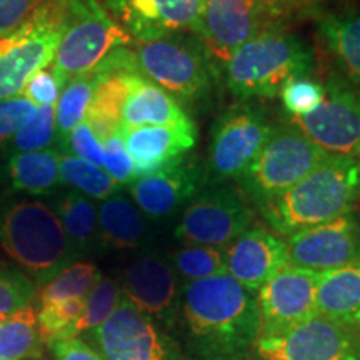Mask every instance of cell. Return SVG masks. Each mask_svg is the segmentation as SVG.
<instances>
[{"label":"cell","instance_id":"obj_1","mask_svg":"<svg viewBox=\"0 0 360 360\" xmlns=\"http://www.w3.org/2000/svg\"><path fill=\"white\" fill-rule=\"evenodd\" d=\"M179 312L193 360H244L260 337L257 295L229 274L184 283Z\"/></svg>","mask_w":360,"mask_h":360},{"label":"cell","instance_id":"obj_2","mask_svg":"<svg viewBox=\"0 0 360 360\" xmlns=\"http://www.w3.org/2000/svg\"><path fill=\"white\" fill-rule=\"evenodd\" d=\"M359 199L360 157L328 154L307 177L257 209L277 236L290 237L354 212Z\"/></svg>","mask_w":360,"mask_h":360},{"label":"cell","instance_id":"obj_3","mask_svg":"<svg viewBox=\"0 0 360 360\" xmlns=\"http://www.w3.org/2000/svg\"><path fill=\"white\" fill-rule=\"evenodd\" d=\"M0 247L34 283L44 285L77 259L56 210L37 199H0Z\"/></svg>","mask_w":360,"mask_h":360},{"label":"cell","instance_id":"obj_4","mask_svg":"<svg viewBox=\"0 0 360 360\" xmlns=\"http://www.w3.org/2000/svg\"><path fill=\"white\" fill-rule=\"evenodd\" d=\"M314 53L302 39L283 29H270L238 47L225 62V84L232 96L270 98L290 80L307 77Z\"/></svg>","mask_w":360,"mask_h":360},{"label":"cell","instance_id":"obj_5","mask_svg":"<svg viewBox=\"0 0 360 360\" xmlns=\"http://www.w3.org/2000/svg\"><path fill=\"white\" fill-rule=\"evenodd\" d=\"M327 155L290 120L276 124L267 142L237 179L238 186L259 207L307 177Z\"/></svg>","mask_w":360,"mask_h":360},{"label":"cell","instance_id":"obj_6","mask_svg":"<svg viewBox=\"0 0 360 360\" xmlns=\"http://www.w3.org/2000/svg\"><path fill=\"white\" fill-rule=\"evenodd\" d=\"M134 57L139 74L164 89L175 101L193 102L214 85V58L193 34L137 44Z\"/></svg>","mask_w":360,"mask_h":360},{"label":"cell","instance_id":"obj_7","mask_svg":"<svg viewBox=\"0 0 360 360\" xmlns=\"http://www.w3.org/2000/svg\"><path fill=\"white\" fill-rule=\"evenodd\" d=\"M67 0L44 4L20 27L0 37V101L19 97L25 84L53 62Z\"/></svg>","mask_w":360,"mask_h":360},{"label":"cell","instance_id":"obj_8","mask_svg":"<svg viewBox=\"0 0 360 360\" xmlns=\"http://www.w3.org/2000/svg\"><path fill=\"white\" fill-rule=\"evenodd\" d=\"M130 40L101 0H67L52 65L69 82L96 69L115 49L127 47Z\"/></svg>","mask_w":360,"mask_h":360},{"label":"cell","instance_id":"obj_9","mask_svg":"<svg viewBox=\"0 0 360 360\" xmlns=\"http://www.w3.org/2000/svg\"><path fill=\"white\" fill-rule=\"evenodd\" d=\"M254 214L242 193L232 187L204 188L184 207L174 237L184 245L224 250L252 227Z\"/></svg>","mask_w":360,"mask_h":360},{"label":"cell","instance_id":"obj_10","mask_svg":"<svg viewBox=\"0 0 360 360\" xmlns=\"http://www.w3.org/2000/svg\"><path fill=\"white\" fill-rule=\"evenodd\" d=\"M282 24L270 0H204L195 37L225 65L238 47Z\"/></svg>","mask_w":360,"mask_h":360},{"label":"cell","instance_id":"obj_11","mask_svg":"<svg viewBox=\"0 0 360 360\" xmlns=\"http://www.w3.org/2000/svg\"><path fill=\"white\" fill-rule=\"evenodd\" d=\"M274 125L252 103H236L219 117L212 129L205 175L214 182L238 179L267 142Z\"/></svg>","mask_w":360,"mask_h":360},{"label":"cell","instance_id":"obj_12","mask_svg":"<svg viewBox=\"0 0 360 360\" xmlns=\"http://www.w3.org/2000/svg\"><path fill=\"white\" fill-rule=\"evenodd\" d=\"M87 337L105 360H184L162 327L124 294L114 314Z\"/></svg>","mask_w":360,"mask_h":360},{"label":"cell","instance_id":"obj_13","mask_svg":"<svg viewBox=\"0 0 360 360\" xmlns=\"http://www.w3.org/2000/svg\"><path fill=\"white\" fill-rule=\"evenodd\" d=\"M323 89L321 105L309 115L290 117V122L327 154L360 157V92L337 74Z\"/></svg>","mask_w":360,"mask_h":360},{"label":"cell","instance_id":"obj_14","mask_svg":"<svg viewBox=\"0 0 360 360\" xmlns=\"http://www.w3.org/2000/svg\"><path fill=\"white\" fill-rule=\"evenodd\" d=\"M260 360H360V330L315 315L289 332L259 337Z\"/></svg>","mask_w":360,"mask_h":360},{"label":"cell","instance_id":"obj_15","mask_svg":"<svg viewBox=\"0 0 360 360\" xmlns=\"http://www.w3.org/2000/svg\"><path fill=\"white\" fill-rule=\"evenodd\" d=\"M319 272L287 264L257 292L260 337L289 332L317 312Z\"/></svg>","mask_w":360,"mask_h":360},{"label":"cell","instance_id":"obj_16","mask_svg":"<svg viewBox=\"0 0 360 360\" xmlns=\"http://www.w3.org/2000/svg\"><path fill=\"white\" fill-rule=\"evenodd\" d=\"M112 19L137 44L199 29L204 0H103Z\"/></svg>","mask_w":360,"mask_h":360},{"label":"cell","instance_id":"obj_17","mask_svg":"<svg viewBox=\"0 0 360 360\" xmlns=\"http://www.w3.org/2000/svg\"><path fill=\"white\" fill-rule=\"evenodd\" d=\"M287 264L326 272L360 260V217L345 214L287 237Z\"/></svg>","mask_w":360,"mask_h":360},{"label":"cell","instance_id":"obj_18","mask_svg":"<svg viewBox=\"0 0 360 360\" xmlns=\"http://www.w3.org/2000/svg\"><path fill=\"white\" fill-rule=\"evenodd\" d=\"M124 297L160 327H174L179 317L180 290L169 260L157 254L134 259L122 274Z\"/></svg>","mask_w":360,"mask_h":360},{"label":"cell","instance_id":"obj_19","mask_svg":"<svg viewBox=\"0 0 360 360\" xmlns=\"http://www.w3.org/2000/svg\"><path fill=\"white\" fill-rule=\"evenodd\" d=\"M205 172L191 159H179L159 172L135 179L129 186L132 202L150 220H165L202 191Z\"/></svg>","mask_w":360,"mask_h":360},{"label":"cell","instance_id":"obj_20","mask_svg":"<svg viewBox=\"0 0 360 360\" xmlns=\"http://www.w3.org/2000/svg\"><path fill=\"white\" fill-rule=\"evenodd\" d=\"M224 260L229 276L255 294L287 265V245L277 233L260 225H252L225 247Z\"/></svg>","mask_w":360,"mask_h":360},{"label":"cell","instance_id":"obj_21","mask_svg":"<svg viewBox=\"0 0 360 360\" xmlns=\"http://www.w3.org/2000/svg\"><path fill=\"white\" fill-rule=\"evenodd\" d=\"M120 134L132 159L135 179L169 167L186 157L197 142L195 124L122 127Z\"/></svg>","mask_w":360,"mask_h":360},{"label":"cell","instance_id":"obj_22","mask_svg":"<svg viewBox=\"0 0 360 360\" xmlns=\"http://www.w3.org/2000/svg\"><path fill=\"white\" fill-rule=\"evenodd\" d=\"M317 312L328 321L360 330V260L319 272Z\"/></svg>","mask_w":360,"mask_h":360},{"label":"cell","instance_id":"obj_23","mask_svg":"<svg viewBox=\"0 0 360 360\" xmlns=\"http://www.w3.org/2000/svg\"><path fill=\"white\" fill-rule=\"evenodd\" d=\"M179 102L150 80L135 74L122 112V127L141 125H192Z\"/></svg>","mask_w":360,"mask_h":360},{"label":"cell","instance_id":"obj_24","mask_svg":"<svg viewBox=\"0 0 360 360\" xmlns=\"http://www.w3.org/2000/svg\"><path fill=\"white\" fill-rule=\"evenodd\" d=\"M98 238L103 247L114 250L141 249L150 238L147 220L132 199L114 193L97 209Z\"/></svg>","mask_w":360,"mask_h":360},{"label":"cell","instance_id":"obj_25","mask_svg":"<svg viewBox=\"0 0 360 360\" xmlns=\"http://www.w3.org/2000/svg\"><path fill=\"white\" fill-rule=\"evenodd\" d=\"M319 34L339 65L340 77L360 92V12L323 17Z\"/></svg>","mask_w":360,"mask_h":360},{"label":"cell","instance_id":"obj_26","mask_svg":"<svg viewBox=\"0 0 360 360\" xmlns=\"http://www.w3.org/2000/svg\"><path fill=\"white\" fill-rule=\"evenodd\" d=\"M52 209L56 210L67 240L77 257L89 254L94 247L101 244L98 214L92 199L77 191H69L57 197Z\"/></svg>","mask_w":360,"mask_h":360},{"label":"cell","instance_id":"obj_27","mask_svg":"<svg viewBox=\"0 0 360 360\" xmlns=\"http://www.w3.org/2000/svg\"><path fill=\"white\" fill-rule=\"evenodd\" d=\"M58 159L57 148H45L39 152H22L8 159L7 175L13 191L44 195L51 193L58 184Z\"/></svg>","mask_w":360,"mask_h":360},{"label":"cell","instance_id":"obj_28","mask_svg":"<svg viewBox=\"0 0 360 360\" xmlns=\"http://www.w3.org/2000/svg\"><path fill=\"white\" fill-rule=\"evenodd\" d=\"M44 345L37 309L32 305L0 317V360L42 359Z\"/></svg>","mask_w":360,"mask_h":360},{"label":"cell","instance_id":"obj_29","mask_svg":"<svg viewBox=\"0 0 360 360\" xmlns=\"http://www.w3.org/2000/svg\"><path fill=\"white\" fill-rule=\"evenodd\" d=\"M102 72L97 69L70 79L56 103V124L58 142L85 120L94 90L101 82Z\"/></svg>","mask_w":360,"mask_h":360},{"label":"cell","instance_id":"obj_30","mask_svg":"<svg viewBox=\"0 0 360 360\" xmlns=\"http://www.w3.org/2000/svg\"><path fill=\"white\" fill-rule=\"evenodd\" d=\"M58 177L60 184H65L92 200L109 199L120 188L119 184L102 167L69 154H60Z\"/></svg>","mask_w":360,"mask_h":360},{"label":"cell","instance_id":"obj_31","mask_svg":"<svg viewBox=\"0 0 360 360\" xmlns=\"http://www.w3.org/2000/svg\"><path fill=\"white\" fill-rule=\"evenodd\" d=\"M101 278V269L92 262H74L67 265L56 277L42 285L39 294L40 307L70 299H85Z\"/></svg>","mask_w":360,"mask_h":360},{"label":"cell","instance_id":"obj_32","mask_svg":"<svg viewBox=\"0 0 360 360\" xmlns=\"http://www.w3.org/2000/svg\"><path fill=\"white\" fill-rule=\"evenodd\" d=\"M175 276L184 278V283L197 282L227 274L224 250L205 245H184L170 255Z\"/></svg>","mask_w":360,"mask_h":360},{"label":"cell","instance_id":"obj_33","mask_svg":"<svg viewBox=\"0 0 360 360\" xmlns=\"http://www.w3.org/2000/svg\"><path fill=\"white\" fill-rule=\"evenodd\" d=\"M120 299H122L120 283L110 277H102L85 297L84 314L79 322L72 327L70 339H75L80 334H87L102 326L114 314Z\"/></svg>","mask_w":360,"mask_h":360},{"label":"cell","instance_id":"obj_34","mask_svg":"<svg viewBox=\"0 0 360 360\" xmlns=\"http://www.w3.org/2000/svg\"><path fill=\"white\" fill-rule=\"evenodd\" d=\"M57 139L56 107H35L32 115L17 130L11 141V147L15 154L22 152H39L52 148Z\"/></svg>","mask_w":360,"mask_h":360},{"label":"cell","instance_id":"obj_35","mask_svg":"<svg viewBox=\"0 0 360 360\" xmlns=\"http://www.w3.org/2000/svg\"><path fill=\"white\" fill-rule=\"evenodd\" d=\"M35 297V283L22 270L0 262V317L27 307Z\"/></svg>","mask_w":360,"mask_h":360},{"label":"cell","instance_id":"obj_36","mask_svg":"<svg viewBox=\"0 0 360 360\" xmlns=\"http://www.w3.org/2000/svg\"><path fill=\"white\" fill-rule=\"evenodd\" d=\"M323 96H326L323 85L307 77L290 80L281 90L282 105L290 117H304L312 114L322 103Z\"/></svg>","mask_w":360,"mask_h":360},{"label":"cell","instance_id":"obj_37","mask_svg":"<svg viewBox=\"0 0 360 360\" xmlns=\"http://www.w3.org/2000/svg\"><path fill=\"white\" fill-rule=\"evenodd\" d=\"M67 85V80L62 77L51 64L39 70L29 82L25 84L20 97H24L35 107H56L60 97V92Z\"/></svg>","mask_w":360,"mask_h":360},{"label":"cell","instance_id":"obj_38","mask_svg":"<svg viewBox=\"0 0 360 360\" xmlns=\"http://www.w3.org/2000/svg\"><path fill=\"white\" fill-rule=\"evenodd\" d=\"M58 143H60L64 154L79 157V159L90 162L97 167L103 165V143L97 137V134L94 132V129L90 127L87 120L80 122Z\"/></svg>","mask_w":360,"mask_h":360},{"label":"cell","instance_id":"obj_39","mask_svg":"<svg viewBox=\"0 0 360 360\" xmlns=\"http://www.w3.org/2000/svg\"><path fill=\"white\" fill-rule=\"evenodd\" d=\"M102 169L115 180L119 186H130L135 180L134 164L125 147L120 130L103 141Z\"/></svg>","mask_w":360,"mask_h":360},{"label":"cell","instance_id":"obj_40","mask_svg":"<svg viewBox=\"0 0 360 360\" xmlns=\"http://www.w3.org/2000/svg\"><path fill=\"white\" fill-rule=\"evenodd\" d=\"M34 110V103L20 96L0 101V147L12 141L17 130L25 124Z\"/></svg>","mask_w":360,"mask_h":360},{"label":"cell","instance_id":"obj_41","mask_svg":"<svg viewBox=\"0 0 360 360\" xmlns=\"http://www.w3.org/2000/svg\"><path fill=\"white\" fill-rule=\"evenodd\" d=\"M42 4L44 0H0V37L13 32Z\"/></svg>","mask_w":360,"mask_h":360},{"label":"cell","instance_id":"obj_42","mask_svg":"<svg viewBox=\"0 0 360 360\" xmlns=\"http://www.w3.org/2000/svg\"><path fill=\"white\" fill-rule=\"evenodd\" d=\"M56 360H105L89 342L79 337L67 340H57L49 345Z\"/></svg>","mask_w":360,"mask_h":360},{"label":"cell","instance_id":"obj_43","mask_svg":"<svg viewBox=\"0 0 360 360\" xmlns=\"http://www.w3.org/2000/svg\"><path fill=\"white\" fill-rule=\"evenodd\" d=\"M270 2L274 4L282 22H285L290 17L299 15L302 12H309L315 0H270Z\"/></svg>","mask_w":360,"mask_h":360}]
</instances>
